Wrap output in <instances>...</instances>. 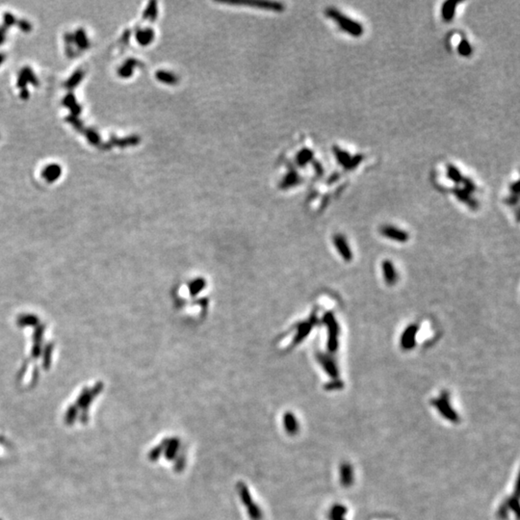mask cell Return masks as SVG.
<instances>
[{"label":"cell","mask_w":520,"mask_h":520,"mask_svg":"<svg viewBox=\"0 0 520 520\" xmlns=\"http://www.w3.org/2000/svg\"><path fill=\"white\" fill-rule=\"evenodd\" d=\"M457 5H458L457 1H446L442 4L441 16L445 21H450L454 18Z\"/></svg>","instance_id":"cell-15"},{"label":"cell","mask_w":520,"mask_h":520,"mask_svg":"<svg viewBox=\"0 0 520 520\" xmlns=\"http://www.w3.org/2000/svg\"><path fill=\"white\" fill-rule=\"evenodd\" d=\"M347 508L342 505H335L331 509L329 514L330 520H346L345 517L347 515Z\"/></svg>","instance_id":"cell-16"},{"label":"cell","mask_w":520,"mask_h":520,"mask_svg":"<svg viewBox=\"0 0 520 520\" xmlns=\"http://www.w3.org/2000/svg\"><path fill=\"white\" fill-rule=\"evenodd\" d=\"M335 153L337 154L338 162L345 168L355 167L356 165L359 164L360 160L362 159V156H360V155L351 157V155H349L348 153H346L345 151L339 150L338 148L335 149Z\"/></svg>","instance_id":"cell-9"},{"label":"cell","mask_w":520,"mask_h":520,"mask_svg":"<svg viewBox=\"0 0 520 520\" xmlns=\"http://www.w3.org/2000/svg\"><path fill=\"white\" fill-rule=\"evenodd\" d=\"M417 333H418V326L415 324L409 325L403 332V334L401 336L400 345L404 351H410L415 347Z\"/></svg>","instance_id":"cell-4"},{"label":"cell","mask_w":520,"mask_h":520,"mask_svg":"<svg viewBox=\"0 0 520 520\" xmlns=\"http://www.w3.org/2000/svg\"><path fill=\"white\" fill-rule=\"evenodd\" d=\"M432 404L439 411V413L441 415H443V417H445L449 421H459V416L451 406L450 402H449V395L447 392H442L438 398L434 399L432 401Z\"/></svg>","instance_id":"cell-3"},{"label":"cell","mask_w":520,"mask_h":520,"mask_svg":"<svg viewBox=\"0 0 520 520\" xmlns=\"http://www.w3.org/2000/svg\"><path fill=\"white\" fill-rule=\"evenodd\" d=\"M344 385V382H342L341 380L336 379L334 380L333 382H330L329 384H327L326 388L329 389V390H335V389H340L342 388Z\"/></svg>","instance_id":"cell-23"},{"label":"cell","mask_w":520,"mask_h":520,"mask_svg":"<svg viewBox=\"0 0 520 520\" xmlns=\"http://www.w3.org/2000/svg\"><path fill=\"white\" fill-rule=\"evenodd\" d=\"M326 14L330 18H332L334 21L338 23L341 30H343L345 33L351 35L352 37H360L364 32L363 26L359 22L351 19V17L347 16L346 14H342L337 9L330 8L327 10Z\"/></svg>","instance_id":"cell-1"},{"label":"cell","mask_w":520,"mask_h":520,"mask_svg":"<svg viewBox=\"0 0 520 520\" xmlns=\"http://www.w3.org/2000/svg\"><path fill=\"white\" fill-rule=\"evenodd\" d=\"M380 232L382 236L398 243H406L409 239V235L406 230L394 225H382L380 227Z\"/></svg>","instance_id":"cell-5"},{"label":"cell","mask_w":520,"mask_h":520,"mask_svg":"<svg viewBox=\"0 0 520 520\" xmlns=\"http://www.w3.org/2000/svg\"><path fill=\"white\" fill-rule=\"evenodd\" d=\"M61 170L57 166H49L44 171V176L46 179L52 181L56 179L57 176H59Z\"/></svg>","instance_id":"cell-20"},{"label":"cell","mask_w":520,"mask_h":520,"mask_svg":"<svg viewBox=\"0 0 520 520\" xmlns=\"http://www.w3.org/2000/svg\"><path fill=\"white\" fill-rule=\"evenodd\" d=\"M447 175L453 182L461 183L464 181V177L462 173L452 164L447 166Z\"/></svg>","instance_id":"cell-18"},{"label":"cell","mask_w":520,"mask_h":520,"mask_svg":"<svg viewBox=\"0 0 520 520\" xmlns=\"http://www.w3.org/2000/svg\"><path fill=\"white\" fill-rule=\"evenodd\" d=\"M470 194L471 193L467 192L465 189L464 190H462V189L454 190V195L458 197L461 201H463L464 203L467 204L472 209H476L478 207V203H477V201L475 199H473V197H471Z\"/></svg>","instance_id":"cell-14"},{"label":"cell","mask_w":520,"mask_h":520,"mask_svg":"<svg viewBox=\"0 0 520 520\" xmlns=\"http://www.w3.org/2000/svg\"><path fill=\"white\" fill-rule=\"evenodd\" d=\"M324 322L328 328V349L331 352H336L339 347L340 328L336 316L332 312H327L324 316Z\"/></svg>","instance_id":"cell-2"},{"label":"cell","mask_w":520,"mask_h":520,"mask_svg":"<svg viewBox=\"0 0 520 520\" xmlns=\"http://www.w3.org/2000/svg\"><path fill=\"white\" fill-rule=\"evenodd\" d=\"M312 326H313V323L308 322V323L303 324V325L300 327L299 335H298V341L302 340L303 338H306V337L310 334V331L311 330Z\"/></svg>","instance_id":"cell-21"},{"label":"cell","mask_w":520,"mask_h":520,"mask_svg":"<svg viewBox=\"0 0 520 520\" xmlns=\"http://www.w3.org/2000/svg\"><path fill=\"white\" fill-rule=\"evenodd\" d=\"M318 360L321 363V365L323 366L324 370L326 371V373L331 378H333L334 380L338 379L339 372H338V365H337L335 360L330 355H327V354H324V353H319L318 354Z\"/></svg>","instance_id":"cell-8"},{"label":"cell","mask_w":520,"mask_h":520,"mask_svg":"<svg viewBox=\"0 0 520 520\" xmlns=\"http://www.w3.org/2000/svg\"><path fill=\"white\" fill-rule=\"evenodd\" d=\"M381 268H382L384 281L386 282V284L388 286H393L398 281V273L396 272V269H395L392 261L389 259L383 260V262L381 264Z\"/></svg>","instance_id":"cell-10"},{"label":"cell","mask_w":520,"mask_h":520,"mask_svg":"<svg viewBox=\"0 0 520 520\" xmlns=\"http://www.w3.org/2000/svg\"><path fill=\"white\" fill-rule=\"evenodd\" d=\"M163 447V453L165 457L169 460H174L177 457V453L180 448V441L178 438H167L161 443Z\"/></svg>","instance_id":"cell-7"},{"label":"cell","mask_w":520,"mask_h":520,"mask_svg":"<svg viewBox=\"0 0 520 520\" xmlns=\"http://www.w3.org/2000/svg\"><path fill=\"white\" fill-rule=\"evenodd\" d=\"M237 492H238V495H239L240 500L242 502V504L244 506L249 507L251 504H253V499L251 492L249 491L247 485L243 482H239L237 484Z\"/></svg>","instance_id":"cell-13"},{"label":"cell","mask_w":520,"mask_h":520,"mask_svg":"<svg viewBox=\"0 0 520 520\" xmlns=\"http://www.w3.org/2000/svg\"><path fill=\"white\" fill-rule=\"evenodd\" d=\"M247 513L251 520H262L263 519V513L260 507L253 502L250 506L247 507Z\"/></svg>","instance_id":"cell-17"},{"label":"cell","mask_w":520,"mask_h":520,"mask_svg":"<svg viewBox=\"0 0 520 520\" xmlns=\"http://www.w3.org/2000/svg\"><path fill=\"white\" fill-rule=\"evenodd\" d=\"M163 454V447L162 445H158V446H155V448L153 450L151 451L150 453V459L155 462L157 459L160 458V456Z\"/></svg>","instance_id":"cell-22"},{"label":"cell","mask_w":520,"mask_h":520,"mask_svg":"<svg viewBox=\"0 0 520 520\" xmlns=\"http://www.w3.org/2000/svg\"><path fill=\"white\" fill-rule=\"evenodd\" d=\"M472 47H471V44L468 42L467 40H463L462 42H460L459 46H458V52L460 53V55L464 57L470 56L472 54Z\"/></svg>","instance_id":"cell-19"},{"label":"cell","mask_w":520,"mask_h":520,"mask_svg":"<svg viewBox=\"0 0 520 520\" xmlns=\"http://www.w3.org/2000/svg\"><path fill=\"white\" fill-rule=\"evenodd\" d=\"M334 245L338 250L340 256L347 262H350L352 259V251L346 237L342 234H336L333 238Z\"/></svg>","instance_id":"cell-6"},{"label":"cell","mask_w":520,"mask_h":520,"mask_svg":"<svg viewBox=\"0 0 520 520\" xmlns=\"http://www.w3.org/2000/svg\"><path fill=\"white\" fill-rule=\"evenodd\" d=\"M283 426L289 436H295L299 432V422L292 412H286L283 416Z\"/></svg>","instance_id":"cell-11"},{"label":"cell","mask_w":520,"mask_h":520,"mask_svg":"<svg viewBox=\"0 0 520 520\" xmlns=\"http://www.w3.org/2000/svg\"><path fill=\"white\" fill-rule=\"evenodd\" d=\"M340 482L344 487H350L353 482V470L352 466L348 463L341 464L340 469Z\"/></svg>","instance_id":"cell-12"}]
</instances>
